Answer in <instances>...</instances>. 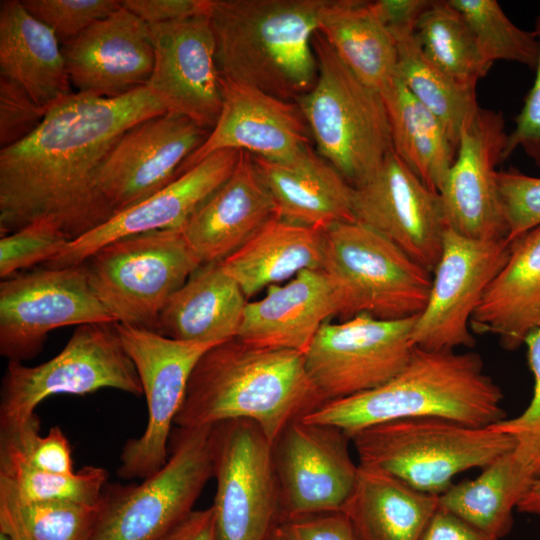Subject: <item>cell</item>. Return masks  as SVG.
<instances>
[{"mask_svg": "<svg viewBox=\"0 0 540 540\" xmlns=\"http://www.w3.org/2000/svg\"><path fill=\"white\" fill-rule=\"evenodd\" d=\"M277 531L286 540H358L351 522L341 510L285 520Z\"/></svg>", "mask_w": 540, "mask_h": 540, "instance_id": "47", "label": "cell"}, {"mask_svg": "<svg viewBox=\"0 0 540 540\" xmlns=\"http://www.w3.org/2000/svg\"><path fill=\"white\" fill-rule=\"evenodd\" d=\"M149 28L154 66L147 88L166 113L211 131L221 111L222 76L207 13Z\"/></svg>", "mask_w": 540, "mask_h": 540, "instance_id": "20", "label": "cell"}, {"mask_svg": "<svg viewBox=\"0 0 540 540\" xmlns=\"http://www.w3.org/2000/svg\"><path fill=\"white\" fill-rule=\"evenodd\" d=\"M240 153L237 150H220L208 155L152 196L71 240L59 255L45 263V267L77 266L115 240L155 230L182 228L230 177Z\"/></svg>", "mask_w": 540, "mask_h": 540, "instance_id": "21", "label": "cell"}, {"mask_svg": "<svg viewBox=\"0 0 540 540\" xmlns=\"http://www.w3.org/2000/svg\"><path fill=\"white\" fill-rule=\"evenodd\" d=\"M159 540H216L212 507L193 510Z\"/></svg>", "mask_w": 540, "mask_h": 540, "instance_id": "51", "label": "cell"}, {"mask_svg": "<svg viewBox=\"0 0 540 540\" xmlns=\"http://www.w3.org/2000/svg\"><path fill=\"white\" fill-rule=\"evenodd\" d=\"M247 302L237 339L248 345L306 353L321 326L336 315L330 282L321 270H304Z\"/></svg>", "mask_w": 540, "mask_h": 540, "instance_id": "26", "label": "cell"}, {"mask_svg": "<svg viewBox=\"0 0 540 540\" xmlns=\"http://www.w3.org/2000/svg\"><path fill=\"white\" fill-rule=\"evenodd\" d=\"M71 238L56 223L39 220L1 237L0 277L16 275V272L46 263L59 255Z\"/></svg>", "mask_w": 540, "mask_h": 540, "instance_id": "40", "label": "cell"}, {"mask_svg": "<svg viewBox=\"0 0 540 540\" xmlns=\"http://www.w3.org/2000/svg\"><path fill=\"white\" fill-rule=\"evenodd\" d=\"M105 495L95 504L74 501H18L0 486V514L9 518L28 540H90L105 507Z\"/></svg>", "mask_w": 540, "mask_h": 540, "instance_id": "38", "label": "cell"}, {"mask_svg": "<svg viewBox=\"0 0 540 540\" xmlns=\"http://www.w3.org/2000/svg\"><path fill=\"white\" fill-rule=\"evenodd\" d=\"M61 49L77 92L98 97L117 98L146 86L154 66L149 25L123 5Z\"/></svg>", "mask_w": 540, "mask_h": 540, "instance_id": "22", "label": "cell"}, {"mask_svg": "<svg viewBox=\"0 0 540 540\" xmlns=\"http://www.w3.org/2000/svg\"><path fill=\"white\" fill-rule=\"evenodd\" d=\"M324 244V230L275 216L221 264L248 299L304 270L322 269Z\"/></svg>", "mask_w": 540, "mask_h": 540, "instance_id": "31", "label": "cell"}, {"mask_svg": "<svg viewBox=\"0 0 540 540\" xmlns=\"http://www.w3.org/2000/svg\"><path fill=\"white\" fill-rule=\"evenodd\" d=\"M415 35L426 56L457 83L475 88L489 71L464 17L448 0H433Z\"/></svg>", "mask_w": 540, "mask_h": 540, "instance_id": "36", "label": "cell"}, {"mask_svg": "<svg viewBox=\"0 0 540 540\" xmlns=\"http://www.w3.org/2000/svg\"><path fill=\"white\" fill-rule=\"evenodd\" d=\"M464 17L483 59L504 60L535 69L539 57L536 32L515 25L496 0H448Z\"/></svg>", "mask_w": 540, "mask_h": 540, "instance_id": "39", "label": "cell"}, {"mask_svg": "<svg viewBox=\"0 0 540 540\" xmlns=\"http://www.w3.org/2000/svg\"><path fill=\"white\" fill-rule=\"evenodd\" d=\"M508 133L501 112L479 107L464 123L457 152L439 192L447 228L476 240H508L496 167Z\"/></svg>", "mask_w": 540, "mask_h": 540, "instance_id": "17", "label": "cell"}, {"mask_svg": "<svg viewBox=\"0 0 540 540\" xmlns=\"http://www.w3.org/2000/svg\"><path fill=\"white\" fill-rule=\"evenodd\" d=\"M84 264L116 323L154 331L170 297L202 262L181 228H170L115 240Z\"/></svg>", "mask_w": 540, "mask_h": 540, "instance_id": "8", "label": "cell"}, {"mask_svg": "<svg viewBox=\"0 0 540 540\" xmlns=\"http://www.w3.org/2000/svg\"><path fill=\"white\" fill-rule=\"evenodd\" d=\"M503 400L479 354L415 346L404 368L386 383L327 401L302 418L334 426L350 438L365 428L407 418L437 417L488 427L505 419Z\"/></svg>", "mask_w": 540, "mask_h": 540, "instance_id": "3", "label": "cell"}, {"mask_svg": "<svg viewBox=\"0 0 540 540\" xmlns=\"http://www.w3.org/2000/svg\"><path fill=\"white\" fill-rule=\"evenodd\" d=\"M311 134L296 102L222 78V106L204 143L180 174L208 155L237 150L269 160H285L310 146Z\"/></svg>", "mask_w": 540, "mask_h": 540, "instance_id": "23", "label": "cell"}, {"mask_svg": "<svg viewBox=\"0 0 540 540\" xmlns=\"http://www.w3.org/2000/svg\"><path fill=\"white\" fill-rule=\"evenodd\" d=\"M327 0H207L223 79L296 102L314 86Z\"/></svg>", "mask_w": 540, "mask_h": 540, "instance_id": "4", "label": "cell"}, {"mask_svg": "<svg viewBox=\"0 0 540 540\" xmlns=\"http://www.w3.org/2000/svg\"><path fill=\"white\" fill-rule=\"evenodd\" d=\"M103 388L143 394L115 323L78 326L61 352L50 360L36 366L9 361L0 392V431L26 424L36 414L37 406L52 395H86Z\"/></svg>", "mask_w": 540, "mask_h": 540, "instance_id": "9", "label": "cell"}, {"mask_svg": "<svg viewBox=\"0 0 540 540\" xmlns=\"http://www.w3.org/2000/svg\"><path fill=\"white\" fill-rule=\"evenodd\" d=\"M423 540H499L438 506Z\"/></svg>", "mask_w": 540, "mask_h": 540, "instance_id": "50", "label": "cell"}, {"mask_svg": "<svg viewBox=\"0 0 540 540\" xmlns=\"http://www.w3.org/2000/svg\"><path fill=\"white\" fill-rule=\"evenodd\" d=\"M535 28H540V10L535 22Z\"/></svg>", "mask_w": 540, "mask_h": 540, "instance_id": "56", "label": "cell"}, {"mask_svg": "<svg viewBox=\"0 0 540 540\" xmlns=\"http://www.w3.org/2000/svg\"><path fill=\"white\" fill-rule=\"evenodd\" d=\"M353 214L356 222L433 273L447 229L441 198L393 150L370 179L354 188Z\"/></svg>", "mask_w": 540, "mask_h": 540, "instance_id": "19", "label": "cell"}, {"mask_svg": "<svg viewBox=\"0 0 540 540\" xmlns=\"http://www.w3.org/2000/svg\"><path fill=\"white\" fill-rule=\"evenodd\" d=\"M252 158L277 218L324 231L355 221L354 187L310 146L285 160Z\"/></svg>", "mask_w": 540, "mask_h": 540, "instance_id": "25", "label": "cell"}, {"mask_svg": "<svg viewBox=\"0 0 540 540\" xmlns=\"http://www.w3.org/2000/svg\"><path fill=\"white\" fill-rule=\"evenodd\" d=\"M511 242L476 240L447 228L424 310L413 332L414 346L433 351L471 348V317L485 290L506 263Z\"/></svg>", "mask_w": 540, "mask_h": 540, "instance_id": "15", "label": "cell"}, {"mask_svg": "<svg viewBox=\"0 0 540 540\" xmlns=\"http://www.w3.org/2000/svg\"><path fill=\"white\" fill-rule=\"evenodd\" d=\"M21 3L54 32L61 45L122 6L117 0H23Z\"/></svg>", "mask_w": 540, "mask_h": 540, "instance_id": "41", "label": "cell"}, {"mask_svg": "<svg viewBox=\"0 0 540 540\" xmlns=\"http://www.w3.org/2000/svg\"><path fill=\"white\" fill-rule=\"evenodd\" d=\"M325 402L303 353L256 347L234 338L200 358L174 424L198 428L248 420L273 444L289 423Z\"/></svg>", "mask_w": 540, "mask_h": 540, "instance_id": "2", "label": "cell"}, {"mask_svg": "<svg viewBox=\"0 0 540 540\" xmlns=\"http://www.w3.org/2000/svg\"><path fill=\"white\" fill-rule=\"evenodd\" d=\"M318 74L298 104L318 153L354 188L364 184L393 150L380 92L362 82L317 31Z\"/></svg>", "mask_w": 540, "mask_h": 540, "instance_id": "5", "label": "cell"}, {"mask_svg": "<svg viewBox=\"0 0 540 540\" xmlns=\"http://www.w3.org/2000/svg\"><path fill=\"white\" fill-rule=\"evenodd\" d=\"M40 420L35 414L23 426L0 431V438L12 443L34 467L55 474H72L73 462L67 437L59 426L40 436Z\"/></svg>", "mask_w": 540, "mask_h": 540, "instance_id": "43", "label": "cell"}, {"mask_svg": "<svg viewBox=\"0 0 540 540\" xmlns=\"http://www.w3.org/2000/svg\"><path fill=\"white\" fill-rule=\"evenodd\" d=\"M540 46V28H535ZM535 79L529 90L523 107L515 118V127L508 133L505 159L516 149L523 152L540 167V48L535 67Z\"/></svg>", "mask_w": 540, "mask_h": 540, "instance_id": "46", "label": "cell"}, {"mask_svg": "<svg viewBox=\"0 0 540 540\" xmlns=\"http://www.w3.org/2000/svg\"><path fill=\"white\" fill-rule=\"evenodd\" d=\"M324 234L321 270L333 290L336 315L398 320L424 310L432 273L395 244L356 221L336 224Z\"/></svg>", "mask_w": 540, "mask_h": 540, "instance_id": "7", "label": "cell"}, {"mask_svg": "<svg viewBox=\"0 0 540 540\" xmlns=\"http://www.w3.org/2000/svg\"><path fill=\"white\" fill-rule=\"evenodd\" d=\"M247 302L221 262L204 263L170 297L154 331L182 341L222 343L237 337Z\"/></svg>", "mask_w": 540, "mask_h": 540, "instance_id": "28", "label": "cell"}, {"mask_svg": "<svg viewBox=\"0 0 540 540\" xmlns=\"http://www.w3.org/2000/svg\"><path fill=\"white\" fill-rule=\"evenodd\" d=\"M318 31L366 85L384 91L397 77L396 41L370 1L327 0Z\"/></svg>", "mask_w": 540, "mask_h": 540, "instance_id": "32", "label": "cell"}, {"mask_svg": "<svg viewBox=\"0 0 540 540\" xmlns=\"http://www.w3.org/2000/svg\"><path fill=\"white\" fill-rule=\"evenodd\" d=\"M122 5L148 25L206 13L207 0H123Z\"/></svg>", "mask_w": 540, "mask_h": 540, "instance_id": "48", "label": "cell"}, {"mask_svg": "<svg viewBox=\"0 0 540 540\" xmlns=\"http://www.w3.org/2000/svg\"><path fill=\"white\" fill-rule=\"evenodd\" d=\"M535 480L531 466L512 449L476 478L440 494L438 506L500 540L512 530L514 510Z\"/></svg>", "mask_w": 540, "mask_h": 540, "instance_id": "33", "label": "cell"}, {"mask_svg": "<svg viewBox=\"0 0 540 540\" xmlns=\"http://www.w3.org/2000/svg\"><path fill=\"white\" fill-rule=\"evenodd\" d=\"M216 540H267L281 521L272 444L252 421L211 427Z\"/></svg>", "mask_w": 540, "mask_h": 540, "instance_id": "11", "label": "cell"}, {"mask_svg": "<svg viewBox=\"0 0 540 540\" xmlns=\"http://www.w3.org/2000/svg\"><path fill=\"white\" fill-rule=\"evenodd\" d=\"M475 334L496 336L514 351L540 328V225L511 241L509 257L470 321Z\"/></svg>", "mask_w": 540, "mask_h": 540, "instance_id": "27", "label": "cell"}, {"mask_svg": "<svg viewBox=\"0 0 540 540\" xmlns=\"http://www.w3.org/2000/svg\"><path fill=\"white\" fill-rule=\"evenodd\" d=\"M524 345L534 378L531 401L520 415L488 427L515 440L514 449L531 466L537 480L540 478V328L527 337Z\"/></svg>", "mask_w": 540, "mask_h": 540, "instance_id": "42", "label": "cell"}, {"mask_svg": "<svg viewBox=\"0 0 540 540\" xmlns=\"http://www.w3.org/2000/svg\"><path fill=\"white\" fill-rule=\"evenodd\" d=\"M438 497L358 463L354 488L340 510L358 540H423L438 509Z\"/></svg>", "mask_w": 540, "mask_h": 540, "instance_id": "30", "label": "cell"}, {"mask_svg": "<svg viewBox=\"0 0 540 540\" xmlns=\"http://www.w3.org/2000/svg\"><path fill=\"white\" fill-rule=\"evenodd\" d=\"M166 113L147 86L117 98L73 92L39 127L0 150L1 237L39 220L74 240L114 216L97 185L116 141L135 124Z\"/></svg>", "mask_w": 540, "mask_h": 540, "instance_id": "1", "label": "cell"}, {"mask_svg": "<svg viewBox=\"0 0 540 540\" xmlns=\"http://www.w3.org/2000/svg\"><path fill=\"white\" fill-rule=\"evenodd\" d=\"M0 76L42 106L73 93L59 40L18 0L0 2Z\"/></svg>", "mask_w": 540, "mask_h": 540, "instance_id": "29", "label": "cell"}, {"mask_svg": "<svg viewBox=\"0 0 540 540\" xmlns=\"http://www.w3.org/2000/svg\"><path fill=\"white\" fill-rule=\"evenodd\" d=\"M380 94L393 151L429 189L439 193L457 152L444 125L398 76Z\"/></svg>", "mask_w": 540, "mask_h": 540, "instance_id": "34", "label": "cell"}, {"mask_svg": "<svg viewBox=\"0 0 540 540\" xmlns=\"http://www.w3.org/2000/svg\"><path fill=\"white\" fill-rule=\"evenodd\" d=\"M108 472L86 466L72 474H55L32 466L21 452L0 438V486L18 501H74L95 504L102 500Z\"/></svg>", "mask_w": 540, "mask_h": 540, "instance_id": "37", "label": "cell"}, {"mask_svg": "<svg viewBox=\"0 0 540 540\" xmlns=\"http://www.w3.org/2000/svg\"><path fill=\"white\" fill-rule=\"evenodd\" d=\"M0 540H12L9 535L4 532H0Z\"/></svg>", "mask_w": 540, "mask_h": 540, "instance_id": "55", "label": "cell"}, {"mask_svg": "<svg viewBox=\"0 0 540 540\" xmlns=\"http://www.w3.org/2000/svg\"><path fill=\"white\" fill-rule=\"evenodd\" d=\"M116 323L95 293L85 264L14 275L0 283V353L9 361L35 357L50 331Z\"/></svg>", "mask_w": 540, "mask_h": 540, "instance_id": "13", "label": "cell"}, {"mask_svg": "<svg viewBox=\"0 0 540 540\" xmlns=\"http://www.w3.org/2000/svg\"><path fill=\"white\" fill-rule=\"evenodd\" d=\"M359 462L374 466L413 489L440 495L456 475L483 469L514 449L510 436L490 427L420 417L384 422L351 436Z\"/></svg>", "mask_w": 540, "mask_h": 540, "instance_id": "6", "label": "cell"}, {"mask_svg": "<svg viewBox=\"0 0 540 540\" xmlns=\"http://www.w3.org/2000/svg\"><path fill=\"white\" fill-rule=\"evenodd\" d=\"M0 532H4L9 535L12 540H28L9 518L1 514Z\"/></svg>", "mask_w": 540, "mask_h": 540, "instance_id": "53", "label": "cell"}, {"mask_svg": "<svg viewBox=\"0 0 540 540\" xmlns=\"http://www.w3.org/2000/svg\"><path fill=\"white\" fill-rule=\"evenodd\" d=\"M51 106L36 103L18 83L0 76V147L15 145L31 135Z\"/></svg>", "mask_w": 540, "mask_h": 540, "instance_id": "45", "label": "cell"}, {"mask_svg": "<svg viewBox=\"0 0 540 540\" xmlns=\"http://www.w3.org/2000/svg\"><path fill=\"white\" fill-rule=\"evenodd\" d=\"M517 511L540 517V478L535 480L517 506Z\"/></svg>", "mask_w": 540, "mask_h": 540, "instance_id": "52", "label": "cell"}, {"mask_svg": "<svg viewBox=\"0 0 540 540\" xmlns=\"http://www.w3.org/2000/svg\"><path fill=\"white\" fill-rule=\"evenodd\" d=\"M397 47V76L410 93L444 125L457 147L460 131L479 105L475 88L448 76L423 52L415 31L392 33Z\"/></svg>", "mask_w": 540, "mask_h": 540, "instance_id": "35", "label": "cell"}, {"mask_svg": "<svg viewBox=\"0 0 540 540\" xmlns=\"http://www.w3.org/2000/svg\"><path fill=\"white\" fill-rule=\"evenodd\" d=\"M496 179L511 242L540 225V177L509 168L498 170Z\"/></svg>", "mask_w": 540, "mask_h": 540, "instance_id": "44", "label": "cell"}, {"mask_svg": "<svg viewBox=\"0 0 540 540\" xmlns=\"http://www.w3.org/2000/svg\"><path fill=\"white\" fill-rule=\"evenodd\" d=\"M211 427L179 428L160 470L140 484L104 490L90 540H159L187 517L213 476Z\"/></svg>", "mask_w": 540, "mask_h": 540, "instance_id": "10", "label": "cell"}, {"mask_svg": "<svg viewBox=\"0 0 540 540\" xmlns=\"http://www.w3.org/2000/svg\"><path fill=\"white\" fill-rule=\"evenodd\" d=\"M417 317L382 320L360 314L340 323L326 321L304 354L325 401L374 389L397 375L415 347Z\"/></svg>", "mask_w": 540, "mask_h": 540, "instance_id": "14", "label": "cell"}, {"mask_svg": "<svg viewBox=\"0 0 540 540\" xmlns=\"http://www.w3.org/2000/svg\"><path fill=\"white\" fill-rule=\"evenodd\" d=\"M342 430L303 418L289 423L272 444L281 521L338 511L351 494L358 464Z\"/></svg>", "mask_w": 540, "mask_h": 540, "instance_id": "16", "label": "cell"}, {"mask_svg": "<svg viewBox=\"0 0 540 540\" xmlns=\"http://www.w3.org/2000/svg\"><path fill=\"white\" fill-rule=\"evenodd\" d=\"M209 130L164 113L127 129L104 158L97 185L114 215L152 196L179 175Z\"/></svg>", "mask_w": 540, "mask_h": 540, "instance_id": "18", "label": "cell"}, {"mask_svg": "<svg viewBox=\"0 0 540 540\" xmlns=\"http://www.w3.org/2000/svg\"><path fill=\"white\" fill-rule=\"evenodd\" d=\"M275 217V206L252 156L240 153L230 177L181 230L202 264L221 262Z\"/></svg>", "mask_w": 540, "mask_h": 540, "instance_id": "24", "label": "cell"}, {"mask_svg": "<svg viewBox=\"0 0 540 540\" xmlns=\"http://www.w3.org/2000/svg\"><path fill=\"white\" fill-rule=\"evenodd\" d=\"M433 0H376L370 6L380 22L392 34L415 31L416 25Z\"/></svg>", "mask_w": 540, "mask_h": 540, "instance_id": "49", "label": "cell"}, {"mask_svg": "<svg viewBox=\"0 0 540 540\" xmlns=\"http://www.w3.org/2000/svg\"><path fill=\"white\" fill-rule=\"evenodd\" d=\"M115 329L136 368L148 410L144 432L122 448L117 474L145 479L167 462L172 425L190 376L200 358L220 343L182 341L120 323H115Z\"/></svg>", "mask_w": 540, "mask_h": 540, "instance_id": "12", "label": "cell"}, {"mask_svg": "<svg viewBox=\"0 0 540 540\" xmlns=\"http://www.w3.org/2000/svg\"><path fill=\"white\" fill-rule=\"evenodd\" d=\"M267 540H286V539L282 537L276 529Z\"/></svg>", "mask_w": 540, "mask_h": 540, "instance_id": "54", "label": "cell"}]
</instances>
